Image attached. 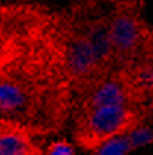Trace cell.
I'll list each match as a JSON object with an SVG mask.
<instances>
[{"label":"cell","instance_id":"cell-1","mask_svg":"<svg viewBox=\"0 0 153 155\" xmlns=\"http://www.w3.org/2000/svg\"><path fill=\"white\" fill-rule=\"evenodd\" d=\"M140 121L134 107H103L82 109L78 118L77 140L87 149H96L115 136L125 134Z\"/></svg>","mask_w":153,"mask_h":155},{"label":"cell","instance_id":"cell-3","mask_svg":"<svg viewBox=\"0 0 153 155\" xmlns=\"http://www.w3.org/2000/svg\"><path fill=\"white\" fill-rule=\"evenodd\" d=\"M139 99L137 92L131 86L125 74L102 80L93 89L85 101L82 109H93L103 107H131Z\"/></svg>","mask_w":153,"mask_h":155},{"label":"cell","instance_id":"cell-2","mask_svg":"<svg viewBox=\"0 0 153 155\" xmlns=\"http://www.w3.org/2000/svg\"><path fill=\"white\" fill-rule=\"evenodd\" d=\"M109 36L115 59L122 62L135 58L147 40L144 27L135 16L127 12H119L113 16L109 24Z\"/></svg>","mask_w":153,"mask_h":155},{"label":"cell","instance_id":"cell-8","mask_svg":"<svg viewBox=\"0 0 153 155\" xmlns=\"http://www.w3.org/2000/svg\"><path fill=\"white\" fill-rule=\"evenodd\" d=\"M131 148L125 134L115 136L103 142L99 148H96V155H125Z\"/></svg>","mask_w":153,"mask_h":155},{"label":"cell","instance_id":"cell-7","mask_svg":"<svg viewBox=\"0 0 153 155\" xmlns=\"http://www.w3.org/2000/svg\"><path fill=\"white\" fill-rule=\"evenodd\" d=\"M28 104V93L18 81H0V112L18 114Z\"/></svg>","mask_w":153,"mask_h":155},{"label":"cell","instance_id":"cell-10","mask_svg":"<svg viewBox=\"0 0 153 155\" xmlns=\"http://www.w3.org/2000/svg\"><path fill=\"white\" fill-rule=\"evenodd\" d=\"M149 115H150L153 120V99H152V102H150V107H149Z\"/></svg>","mask_w":153,"mask_h":155},{"label":"cell","instance_id":"cell-9","mask_svg":"<svg viewBox=\"0 0 153 155\" xmlns=\"http://www.w3.org/2000/svg\"><path fill=\"white\" fill-rule=\"evenodd\" d=\"M46 155H74V148L68 142L59 140L49 146Z\"/></svg>","mask_w":153,"mask_h":155},{"label":"cell","instance_id":"cell-6","mask_svg":"<svg viewBox=\"0 0 153 155\" xmlns=\"http://www.w3.org/2000/svg\"><path fill=\"white\" fill-rule=\"evenodd\" d=\"M85 37L91 45V49H93L100 68L102 70L106 68L115 59L113 48H112L110 36H109V24H106L105 21H97V22L90 24L85 33Z\"/></svg>","mask_w":153,"mask_h":155},{"label":"cell","instance_id":"cell-5","mask_svg":"<svg viewBox=\"0 0 153 155\" xmlns=\"http://www.w3.org/2000/svg\"><path fill=\"white\" fill-rule=\"evenodd\" d=\"M40 149L30 139L28 133L0 120V155H40Z\"/></svg>","mask_w":153,"mask_h":155},{"label":"cell","instance_id":"cell-4","mask_svg":"<svg viewBox=\"0 0 153 155\" xmlns=\"http://www.w3.org/2000/svg\"><path fill=\"white\" fill-rule=\"evenodd\" d=\"M63 62L66 71L78 80H93L102 70L85 34L72 36L68 40L63 50Z\"/></svg>","mask_w":153,"mask_h":155}]
</instances>
